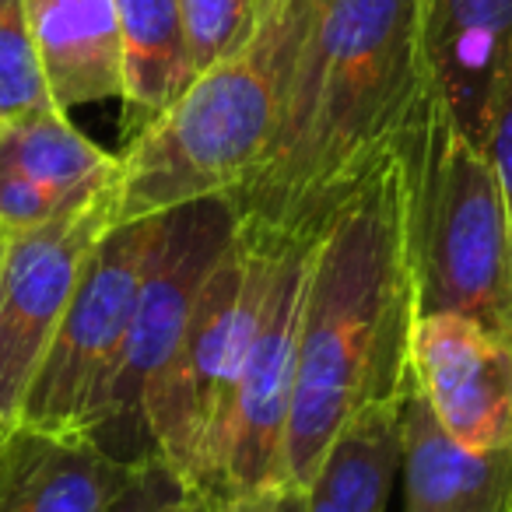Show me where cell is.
Here are the masks:
<instances>
[{"mask_svg": "<svg viewBox=\"0 0 512 512\" xmlns=\"http://www.w3.org/2000/svg\"><path fill=\"white\" fill-rule=\"evenodd\" d=\"M418 0H306L278 134L228 193L260 242L316 239L425 95Z\"/></svg>", "mask_w": 512, "mask_h": 512, "instance_id": "cell-1", "label": "cell"}, {"mask_svg": "<svg viewBox=\"0 0 512 512\" xmlns=\"http://www.w3.org/2000/svg\"><path fill=\"white\" fill-rule=\"evenodd\" d=\"M414 320L393 141L330 214L309 253L281 488L302 495L351 414L407 390Z\"/></svg>", "mask_w": 512, "mask_h": 512, "instance_id": "cell-2", "label": "cell"}, {"mask_svg": "<svg viewBox=\"0 0 512 512\" xmlns=\"http://www.w3.org/2000/svg\"><path fill=\"white\" fill-rule=\"evenodd\" d=\"M302 15L306 0H264L253 39L200 71L169 109L127 137L116 155V221L228 197L253 176L278 134Z\"/></svg>", "mask_w": 512, "mask_h": 512, "instance_id": "cell-3", "label": "cell"}, {"mask_svg": "<svg viewBox=\"0 0 512 512\" xmlns=\"http://www.w3.org/2000/svg\"><path fill=\"white\" fill-rule=\"evenodd\" d=\"M414 313H453L512 337V221L495 169L432 85L397 134Z\"/></svg>", "mask_w": 512, "mask_h": 512, "instance_id": "cell-4", "label": "cell"}, {"mask_svg": "<svg viewBox=\"0 0 512 512\" xmlns=\"http://www.w3.org/2000/svg\"><path fill=\"white\" fill-rule=\"evenodd\" d=\"M274 256L278 246L249 239L239 228L204 281L176 355L144 400V439L151 456H158L186 488L239 379L271 288Z\"/></svg>", "mask_w": 512, "mask_h": 512, "instance_id": "cell-5", "label": "cell"}, {"mask_svg": "<svg viewBox=\"0 0 512 512\" xmlns=\"http://www.w3.org/2000/svg\"><path fill=\"white\" fill-rule=\"evenodd\" d=\"M239 235V214L225 193L158 214L148 264L137 288L123 355L109 383L106 411L92 439L120 460H151L144 400L183 341L204 281Z\"/></svg>", "mask_w": 512, "mask_h": 512, "instance_id": "cell-6", "label": "cell"}, {"mask_svg": "<svg viewBox=\"0 0 512 512\" xmlns=\"http://www.w3.org/2000/svg\"><path fill=\"white\" fill-rule=\"evenodd\" d=\"M316 239L278 242L271 288L260 323L242 358L225 411L214 425L190 491L211 509L232 495L281 488L288 418L299 362V320L306 295L309 253Z\"/></svg>", "mask_w": 512, "mask_h": 512, "instance_id": "cell-7", "label": "cell"}, {"mask_svg": "<svg viewBox=\"0 0 512 512\" xmlns=\"http://www.w3.org/2000/svg\"><path fill=\"white\" fill-rule=\"evenodd\" d=\"M155 218L116 221L92 249L64 320L22 400V421L92 439L127 341Z\"/></svg>", "mask_w": 512, "mask_h": 512, "instance_id": "cell-8", "label": "cell"}, {"mask_svg": "<svg viewBox=\"0 0 512 512\" xmlns=\"http://www.w3.org/2000/svg\"><path fill=\"white\" fill-rule=\"evenodd\" d=\"M113 225L116 179L39 225L0 228V425L22 414L88 256Z\"/></svg>", "mask_w": 512, "mask_h": 512, "instance_id": "cell-9", "label": "cell"}, {"mask_svg": "<svg viewBox=\"0 0 512 512\" xmlns=\"http://www.w3.org/2000/svg\"><path fill=\"white\" fill-rule=\"evenodd\" d=\"M411 376L456 442L467 449H512V337L467 316H418Z\"/></svg>", "mask_w": 512, "mask_h": 512, "instance_id": "cell-10", "label": "cell"}, {"mask_svg": "<svg viewBox=\"0 0 512 512\" xmlns=\"http://www.w3.org/2000/svg\"><path fill=\"white\" fill-rule=\"evenodd\" d=\"M432 92L484 148L495 102L512 78V0H418Z\"/></svg>", "mask_w": 512, "mask_h": 512, "instance_id": "cell-11", "label": "cell"}, {"mask_svg": "<svg viewBox=\"0 0 512 512\" xmlns=\"http://www.w3.org/2000/svg\"><path fill=\"white\" fill-rule=\"evenodd\" d=\"M144 463L18 418L0 425V512H113Z\"/></svg>", "mask_w": 512, "mask_h": 512, "instance_id": "cell-12", "label": "cell"}, {"mask_svg": "<svg viewBox=\"0 0 512 512\" xmlns=\"http://www.w3.org/2000/svg\"><path fill=\"white\" fill-rule=\"evenodd\" d=\"M407 512H512V449L456 442L411 376L400 421Z\"/></svg>", "mask_w": 512, "mask_h": 512, "instance_id": "cell-13", "label": "cell"}, {"mask_svg": "<svg viewBox=\"0 0 512 512\" xmlns=\"http://www.w3.org/2000/svg\"><path fill=\"white\" fill-rule=\"evenodd\" d=\"M32 43L53 106L71 113L123 95L116 0H25Z\"/></svg>", "mask_w": 512, "mask_h": 512, "instance_id": "cell-14", "label": "cell"}, {"mask_svg": "<svg viewBox=\"0 0 512 512\" xmlns=\"http://www.w3.org/2000/svg\"><path fill=\"white\" fill-rule=\"evenodd\" d=\"M411 386V383H407ZM404 397L379 400L351 414L337 432L313 484L302 491V512H383L400 470Z\"/></svg>", "mask_w": 512, "mask_h": 512, "instance_id": "cell-15", "label": "cell"}, {"mask_svg": "<svg viewBox=\"0 0 512 512\" xmlns=\"http://www.w3.org/2000/svg\"><path fill=\"white\" fill-rule=\"evenodd\" d=\"M127 137L186 92L193 71L179 0H116Z\"/></svg>", "mask_w": 512, "mask_h": 512, "instance_id": "cell-16", "label": "cell"}, {"mask_svg": "<svg viewBox=\"0 0 512 512\" xmlns=\"http://www.w3.org/2000/svg\"><path fill=\"white\" fill-rule=\"evenodd\" d=\"M0 165H11L60 197L106 186L120 172V158L88 141L57 106L36 109L0 127Z\"/></svg>", "mask_w": 512, "mask_h": 512, "instance_id": "cell-17", "label": "cell"}, {"mask_svg": "<svg viewBox=\"0 0 512 512\" xmlns=\"http://www.w3.org/2000/svg\"><path fill=\"white\" fill-rule=\"evenodd\" d=\"M53 106L32 43L25 0H0V127Z\"/></svg>", "mask_w": 512, "mask_h": 512, "instance_id": "cell-18", "label": "cell"}, {"mask_svg": "<svg viewBox=\"0 0 512 512\" xmlns=\"http://www.w3.org/2000/svg\"><path fill=\"white\" fill-rule=\"evenodd\" d=\"M260 8L264 0H179L193 71L200 74L239 53L260 25Z\"/></svg>", "mask_w": 512, "mask_h": 512, "instance_id": "cell-19", "label": "cell"}, {"mask_svg": "<svg viewBox=\"0 0 512 512\" xmlns=\"http://www.w3.org/2000/svg\"><path fill=\"white\" fill-rule=\"evenodd\" d=\"M95 190H99V186H95ZM78 197H85V193H78ZM78 197H60V193L32 183L29 176H22V172L11 169V165H0V228L39 225V221L53 218V214L64 211V207Z\"/></svg>", "mask_w": 512, "mask_h": 512, "instance_id": "cell-20", "label": "cell"}, {"mask_svg": "<svg viewBox=\"0 0 512 512\" xmlns=\"http://www.w3.org/2000/svg\"><path fill=\"white\" fill-rule=\"evenodd\" d=\"M193 498V491L165 467L158 456L144 463L141 477L130 484V491L113 505V512H179Z\"/></svg>", "mask_w": 512, "mask_h": 512, "instance_id": "cell-21", "label": "cell"}, {"mask_svg": "<svg viewBox=\"0 0 512 512\" xmlns=\"http://www.w3.org/2000/svg\"><path fill=\"white\" fill-rule=\"evenodd\" d=\"M484 155H488L491 169H495L498 190H502L505 211L512 221V78L502 88L495 102V113L488 123V137H484Z\"/></svg>", "mask_w": 512, "mask_h": 512, "instance_id": "cell-22", "label": "cell"}, {"mask_svg": "<svg viewBox=\"0 0 512 512\" xmlns=\"http://www.w3.org/2000/svg\"><path fill=\"white\" fill-rule=\"evenodd\" d=\"M207 512H302V495L288 488L249 491V495H232L225 502H214Z\"/></svg>", "mask_w": 512, "mask_h": 512, "instance_id": "cell-23", "label": "cell"}, {"mask_svg": "<svg viewBox=\"0 0 512 512\" xmlns=\"http://www.w3.org/2000/svg\"><path fill=\"white\" fill-rule=\"evenodd\" d=\"M179 512H207V505H204V502H200V498H197V495H193V498H190V502H186V505H183V509H179Z\"/></svg>", "mask_w": 512, "mask_h": 512, "instance_id": "cell-24", "label": "cell"}]
</instances>
